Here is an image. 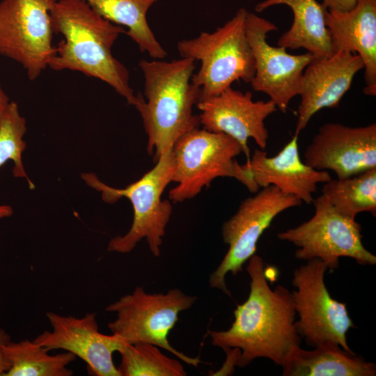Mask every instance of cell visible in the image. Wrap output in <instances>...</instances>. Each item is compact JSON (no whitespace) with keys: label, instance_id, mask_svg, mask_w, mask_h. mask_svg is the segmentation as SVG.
I'll list each match as a JSON object with an SVG mask.
<instances>
[{"label":"cell","instance_id":"obj_1","mask_svg":"<svg viewBox=\"0 0 376 376\" xmlns=\"http://www.w3.org/2000/svg\"><path fill=\"white\" fill-rule=\"evenodd\" d=\"M264 270L263 260L255 253L246 266L251 279L248 298L237 306L235 320L228 330L210 332L214 346L239 351L235 366L240 368L257 358L282 366L300 346L292 293L282 285L271 289Z\"/></svg>","mask_w":376,"mask_h":376},{"label":"cell","instance_id":"obj_2","mask_svg":"<svg viewBox=\"0 0 376 376\" xmlns=\"http://www.w3.org/2000/svg\"><path fill=\"white\" fill-rule=\"evenodd\" d=\"M50 15L54 33L64 39L56 47L48 67L98 79L134 106L136 95L129 70L111 52L119 36L125 33V28L102 17L84 0H56Z\"/></svg>","mask_w":376,"mask_h":376},{"label":"cell","instance_id":"obj_3","mask_svg":"<svg viewBox=\"0 0 376 376\" xmlns=\"http://www.w3.org/2000/svg\"><path fill=\"white\" fill-rule=\"evenodd\" d=\"M195 62L182 57L139 62L144 78L143 93L136 95L134 106L141 116L148 136L147 151L155 163L178 139L201 125L193 109L201 100V89L191 82Z\"/></svg>","mask_w":376,"mask_h":376},{"label":"cell","instance_id":"obj_4","mask_svg":"<svg viewBox=\"0 0 376 376\" xmlns=\"http://www.w3.org/2000/svg\"><path fill=\"white\" fill-rule=\"evenodd\" d=\"M173 171L170 148L162 154L152 169L123 189L106 185L93 173L81 175L88 186L101 193L104 202L112 204L126 198L132 203L134 210L132 226L127 233L109 241V251L130 253L141 240L146 239L152 255L160 256L163 237L173 212L170 200H163L162 195L172 182Z\"/></svg>","mask_w":376,"mask_h":376},{"label":"cell","instance_id":"obj_5","mask_svg":"<svg viewBox=\"0 0 376 376\" xmlns=\"http://www.w3.org/2000/svg\"><path fill=\"white\" fill-rule=\"evenodd\" d=\"M242 152L240 143L223 133L198 127L184 134L171 148L172 182L177 185L169 191V200L182 203L191 199L219 177L233 178L256 193L259 187L251 172L235 159Z\"/></svg>","mask_w":376,"mask_h":376},{"label":"cell","instance_id":"obj_6","mask_svg":"<svg viewBox=\"0 0 376 376\" xmlns=\"http://www.w3.org/2000/svg\"><path fill=\"white\" fill-rule=\"evenodd\" d=\"M247 13L240 8L214 31H203L196 38L178 42L182 58L201 62L200 69L191 77L192 84L201 89V100L220 94L235 81H251L255 63L246 34Z\"/></svg>","mask_w":376,"mask_h":376},{"label":"cell","instance_id":"obj_7","mask_svg":"<svg viewBox=\"0 0 376 376\" xmlns=\"http://www.w3.org/2000/svg\"><path fill=\"white\" fill-rule=\"evenodd\" d=\"M196 299L178 288L166 293L149 294L138 286L132 293L106 307L107 312L116 313V320L108 323V328L127 343L152 344L197 367L202 362L198 357L193 358L175 350L168 338L180 313L190 308Z\"/></svg>","mask_w":376,"mask_h":376},{"label":"cell","instance_id":"obj_8","mask_svg":"<svg viewBox=\"0 0 376 376\" xmlns=\"http://www.w3.org/2000/svg\"><path fill=\"white\" fill-rule=\"evenodd\" d=\"M315 214L299 226L277 234L282 240L298 247L295 258L320 260L331 270L338 267L339 258H353L360 265H375L376 256L362 243L361 226L337 212L322 194L313 199Z\"/></svg>","mask_w":376,"mask_h":376},{"label":"cell","instance_id":"obj_9","mask_svg":"<svg viewBox=\"0 0 376 376\" xmlns=\"http://www.w3.org/2000/svg\"><path fill=\"white\" fill-rule=\"evenodd\" d=\"M327 269L315 258L294 271L292 285L297 290L292 295L299 315L295 325L309 346L336 345L354 353L347 344V333L355 326L346 304L331 297L324 283Z\"/></svg>","mask_w":376,"mask_h":376},{"label":"cell","instance_id":"obj_10","mask_svg":"<svg viewBox=\"0 0 376 376\" xmlns=\"http://www.w3.org/2000/svg\"><path fill=\"white\" fill-rule=\"evenodd\" d=\"M301 203L299 198L285 194L274 185L263 187L253 196L244 199L236 213L222 226L221 235L228 249L210 274V286L230 296L225 281L226 274L236 275L242 272L244 264L256 253L258 240L274 219Z\"/></svg>","mask_w":376,"mask_h":376},{"label":"cell","instance_id":"obj_11","mask_svg":"<svg viewBox=\"0 0 376 376\" xmlns=\"http://www.w3.org/2000/svg\"><path fill=\"white\" fill-rule=\"evenodd\" d=\"M56 0L0 1V54L36 79L56 54L50 10Z\"/></svg>","mask_w":376,"mask_h":376},{"label":"cell","instance_id":"obj_12","mask_svg":"<svg viewBox=\"0 0 376 376\" xmlns=\"http://www.w3.org/2000/svg\"><path fill=\"white\" fill-rule=\"evenodd\" d=\"M245 29L255 63L252 88L267 94L285 113L290 100L299 95L304 69L315 56L310 52L290 54L284 47L270 45L267 34L277 27L253 13L246 14Z\"/></svg>","mask_w":376,"mask_h":376},{"label":"cell","instance_id":"obj_13","mask_svg":"<svg viewBox=\"0 0 376 376\" xmlns=\"http://www.w3.org/2000/svg\"><path fill=\"white\" fill-rule=\"evenodd\" d=\"M52 331L45 330L33 340L48 351L61 350L81 358L89 373L96 376H120L113 353L127 343L119 336L99 331L95 313L81 318L47 312Z\"/></svg>","mask_w":376,"mask_h":376},{"label":"cell","instance_id":"obj_14","mask_svg":"<svg viewBox=\"0 0 376 376\" xmlns=\"http://www.w3.org/2000/svg\"><path fill=\"white\" fill-rule=\"evenodd\" d=\"M311 167L333 171L344 179L376 168V124L350 127L328 123L320 127L304 155Z\"/></svg>","mask_w":376,"mask_h":376},{"label":"cell","instance_id":"obj_15","mask_svg":"<svg viewBox=\"0 0 376 376\" xmlns=\"http://www.w3.org/2000/svg\"><path fill=\"white\" fill-rule=\"evenodd\" d=\"M196 107L201 111L198 118L203 128L235 139L242 146L246 161L251 157L249 138L265 149L269 134L265 120L277 109L272 100L253 101L251 92L242 93L230 86L216 96L201 100Z\"/></svg>","mask_w":376,"mask_h":376},{"label":"cell","instance_id":"obj_16","mask_svg":"<svg viewBox=\"0 0 376 376\" xmlns=\"http://www.w3.org/2000/svg\"><path fill=\"white\" fill-rule=\"evenodd\" d=\"M362 69L364 63L361 57L349 52L314 57L303 73L295 135L298 136L320 109L338 107L354 77Z\"/></svg>","mask_w":376,"mask_h":376},{"label":"cell","instance_id":"obj_17","mask_svg":"<svg viewBox=\"0 0 376 376\" xmlns=\"http://www.w3.org/2000/svg\"><path fill=\"white\" fill-rule=\"evenodd\" d=\"M298 136L292 139L275 156L269 157L262 149H255L242 166L249 170L259 188L276 187L282 192L295 196L306 204L313 203L317 184L331 179L325 171L316 170L301 161Z\"/></svg>","mask_w":376,"mask_h":376},{"label":"cell","instance_id":"obj_18","mask_svg":"<svg viewBox=\"0 0 376 376\" xmlns=\"http://www.w3.org/2000/svg\"><path fill=\"white\" fill-rule=\"evenodd\" d=\"M333 53L357 52L363 63L365 94L376 95V0H357L347 11L325 13Z\"/></svg>","mask_w":376,"mask_h":376},{"label":"cell","instance_id":"obj_19","mask_svg":"<svg viewBox=\"0 0 376 376\" xmlns=\"http://www.w3.org/2000/svg\"><path fill=\"white\" fill-rule=\"evenodd\" d=\"M285 4L293 13V22L278 40L277 46L306 49L315 57L331 56L333 53L329 31L325 25L327 8L315 0H265L255 7L261 12L272 6Z\"/></svg>","mask_w":376,"mask_h":376},{"label":"cell","instance_id":"obj_20","mask_svg":"<svg viewBox=\"0 0 376 376\" xmlns=\"http://www.w3.org/2000/svg\"><path fill=\"white\" fill-rule=\"evenodd\" d=\"M284 376H375L376 366L340 346L324 345L306 350L300 346L281 366Z\"/></svg>","mask_w":376,"mask_h":376},{"label":"cell","instance_id":"obj_21","mask_svg":"<svg viewBox=\"0 0 376 376\" xmlns=\"http://www.w3.org/2000/svg\"><path fill=\"white\" fill-rule=\"evenodd\" d=\"M99 15L116 24L126 26L127 34L142 53L152 59L162 60L166 51L150 29L146 15L159 0H84Z\"/></svg>","mask_w":376,"mask_h":376},{"label":"cell","instance_id":"obj_22","mask_svg":"<svg viewBox=\"0 0 376 376\" xmlns=\"http://www.w3.org/2000/svg\"><path fill=\"white\" fill-rule=\"evenodd\" d=\"M10 363L4 376H71L73 371L68 366L77 357L65 352L49 354V351L33 340L24 339L8 343L3 348Z\"/></svg>","mask_w":376,"mask_h":376},{"label":"cell","instance_id":"obj_23","mask_svg":"<svg viewBox=\"0 0 376 376\" xmlns=\"http://www.w3.org/2000/svg\"><path fill=\"white\" fill-rule=\"evenodd\" d=\"M329 203L343 216L355 219L357 214H376V168L344 179H331L322 189Z\"/></svg>","mask_w":376,"mask_h":376},{"label":"cell","instance_id":"obj_24","mask_svg":"<svg viewBox=\"0 0 376 376\" xmlns=\"http://www.w3.org/2000/svg\"><path fill=\"white\" fill-rule=\"evenodd\" d=\"M117 368L120 376H185L187 372L178 360L164 354L150 343H126L118 351Z\"/></svg>","mask_w":376,"mask_h":376},{"label":"cell","instance_id":"obj_25","mask_svg":"<svg viewBox=\"0 0 376 376\" xmlns=\"http://www.w3.org/2000/svg\"><path fill=\"white\" fill-rule=\"evenodd\" d=\"M26 132L25 118L20 114L17 104L10 101L0 116V167L12 160L13 175L25 178L29 187L33 189L34 185L26 175L22 161V153L26 146L22 139Z\"/></svg>","mask_w":376,"mask_h":376},{"label":"cell","instance_id":"obj_26","mask_svg":"<svg viewBox=\"0 0 376 376\" xmlns=\"http://www.w3.org/2000/svg\"><path fill=\"white\" fill-rule=\"evenodd\" d=\"M10 341V335L0 329V376H4L10 366L3 350L4 347Z\"/></svg>","mask_w":376,"mask_h":376},{"label":"cell","instance_id":"obj_27","mask_svg":"<svg viewBox=\"0 0 376 376\" xmlns=\"http://www.w3.org/2000/svg\"><path fill=\"white\" fill-rule=\"evenodd\" d=\"M357 0H323L322 3L330 11H347L352 9Z\"/></svg>","mask_w":376,"mask_h":376},{"label":"cell","instance_id":"obj_28","mask_svg":"<svg viewBox=\"0 0 376 376\" xmlns=\"http://www.w3.org/2000/svg\"><path fill=\"white\" fill-rule=\"evenodd\" d=\"M10 100L0 84V116L9 104Z\"/></svg>","mask_w":376,"mask_h":376},{"label":"cell","instance_id":"obj_29","mask_svg":"<svg viewBox=\"0 0 376 376\" xmlns=\"http://www.w3.org/2000/svg\"><path fill=\"white\" fill-rule=\"evenodd\" d=\"M13 211L10 206L6 205H0V219L8 217L13 214Z\"/></svg>","mask_w":376,"mask_h":376}]
</instances>
